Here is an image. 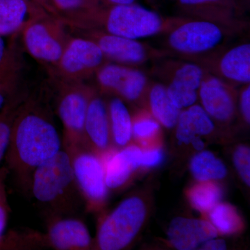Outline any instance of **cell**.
I'll return each instance as SVG.
<instances>
[{
  "mask_svg": "<svg viewBox=\"0 0 250 250\" xmlns=\"http://www.w3.org/2000/svg\"><path fill=\"white\" fill-rule=\"evenodd\" d=\"M187 18L164 17L153 10L136 2L106 7L95 8L85 13L70 27L81 29H97L140 40L159 34H166Z\"/></svg>",
  "mask_w": 250,
  "mask_h": 250,
  "instance_id": "cell-2",
  "label": "cell"
},
{
  "mask_svg": "<svg viewBox=\"0 0 250 250\" xmlns=\"http://www.w3.org/2000/svg\"><path fill=\"white\" fill-rule=\"evenodd\" d=\"M106 61L93 41L83 36L70 38L59 62L50 70L56 80L77 83L95 75Z\"/></svg>",
  "mask_w": 250,
  "mask_h": 250,
  "instance_id": "cell-9",
  "label": "cell"
},
{
  "mask_svg": "<svg viewBox=\"0 0 250 250\" xmlns=\"http://www.w3.org/2000/svg\"><path fill=\"white\" fill-rule=\"evenodd\" d=\"M11 42L7 45L5 42L4 36H0V65L4 62L5 58L9 53Z\"/></svg>",
  "mask_w": 250,
  "mask_h": 250,
  "instance_id": "cell-38",
  "label": "cell"
},
{
  "mask_svg": "<svg viewBox=\"0 0 250 250\" xmlns=\"http://www.w3.org/2000/svg\"><path fill=\"white\" fill-rule=\"evenodd\" d=\"M147 215L142 199H125L100 223L97 244L102 250H121L126 248L139 232Z\"/></svg>",
  "mask_w": 250,
  "mask_h": 250,
  "instance_id": "cell-5",
  "label": "cell"
},
{
  "mask_svg": "<svg viewBox=\"0 0 250 250\" xmlns=\"http://www.w3.org/2000/svg\"><path fill=\"white\" fill-rule=\"evenodd\" d=\"M208 220L178 217L170 222L167 236L171 246L179 250H193L218 237Z\"/></svg>",
  "mask_w": 250,
  "mask_h": 250,
  "instance_id": "cell-19",
  "label": "cell"
},
{
  "mask_svg": "<svg viewBox=\"0 0 250 250\" xmlns=\"http://www.w3.org/2000/svg\"><path fill=\"white\" fill-rule=\"evenodd\" d=\"M82 36L98 45L110 62L137 67L151 60L165 58L170 54L166 49L154 48L139 40L108 34L97 29L82 30Z\"/></svg>",
  "mask_w": 250,
  "mask_h": 250,
  "instance_id": "cell-10",
  "label": "cell"
},
{
  "mask_svg": "<svg viewBox=\"0 0 250 250\" xmlns=\"http://www.w3.org/2000/svg\"><path fill=\"white\" fill-rule=\"evenodd\" d=\"M23 59L14 40L11 42L9 53L0 65V111L16 98L22 79Z\"/></svg>",
  "mask_w": 250,
  "mask_h": 250,
  "instance_id": "cell-22",
  "label": "cell"
},
{
  "mask_svg": "<svg viewBox=\"0 0 250 250\" xmlns=\"http://www.w3.org/2000/svg\"><path fill=\"white\" fill-rule=\"evenodd\" d=\"M152 1H153V0H152Z\"/></svg>",
  "mask_w": 250,
  "mask_h": 250,
  "instance_id": "cell-41",
  "label": "cell"
},
{
  "mask_svg": "<svg viewBox=\"0 0 250 250\" xmlns=\"http://www.w3.org/2000/svg\"><path fill=\"white\" fill-rule=\"evenodd\" d=\"M57 111L63 126L62 146L84 145V123L93 88L82 82L57 81Z\"/></svg>",
  "mask_w": 250,
  "mask_h": 250,
  "instance_id": "cell-8",
  "label": "cell"
},
{
  "mask_svg": "<svg viewBox=\"0 0 250 250\" xmlns=\"http://www.w3.org/2000/svg\"><path fill=\"white\" fill-rule=\"evenodd\" d=\"M188 198L195 209L208 213L218 205L223 196V190L217 182H198L188 191Z\"/></svg>",
  "mask_w": 250,
  "mask_h": 250,
  "instance_id": "cell-26",
  "label": "cell"
},
{
  "mask_svg": "<svg viewBox=\"0 0 250 250\" xmlns=\"http://www.w3.org/2000/svg\"><path fill=\"white\" fill-rule=\"evenodd\" d=\"M205 71L230 84H249L250 44L245 42L218 52L195 62Z\"/></svg>",
  "mask_w": 250,
  "mask_h": 250,
  "instance_id": "cell-13",
  "label": "cell"
},
{
  "mask_svg": "<svg viewBox=\"0 0 250 250\" xmlns=\"http://www.w3.org/2000/svg\"><path fill=\"white\" fill-rule=\"evenodd\" d=\"M65 26L62 19L49 14L34 18L21 31L24 48L33 58L52 68L71 38Z\"/></svg>",
  "mask_w": 250,
  "mask_h": 250,
  "instance_id": "cell-6",
  "label": "cell"
},
{
  "mask_svg": "<svg viewBox=\"0 0 250 250\" xmlns=\"http://www.w3.org/2000/svg\"><path fill=\"white\" fill-rule=\"evenodd\" d=\"M30 190L36 201L48 209L49 215H67L78 208L82 195L70 156L63 148L36 169Z\"/></svg>",
  "mask_w": 250,
  "mask_h": 250,
  "instance_id": "cell-3",
  "label": "cell"
},
{
  "mask_svg": "<svg viewBox=\"0 0 250 250\" xmlns=\"http://www.w3.org/2000/svg\"><path fill=\"white\" fill-rule=\"evenodd\" d=\"M237 1H238V3H239L240 4H241V3H240L239 0H236Z\"/></svg>",
  "mask_w": 250,
  "mask_h": 250,
  "instance_id": "cell-39",
  "label": "cell"
},
{
  "mask_svg": "<svg viewBox=\"0 0 250 250\" xmlns=\"http://www.w3.org/2000/svg\"><path fill=\"white\" fill-rule=\"evenodd\" d=\"M202 250H226V242L223 239L215 238H211L206 241L201 246Z\"/></svg>",
  "mask_w": 250,
  "mask_h": 250,
  "instance_id": "cell-36",
  "label": "cell"
},
{
  "mask_svg": "<svg viewBox=\"0 0 250 250\" xmlns=\"http://www.w3.org/2000/svg\"><path fill=\"white\" fill-rule=\"evenodd\" d=\"M62 142L46 104L25 98L11 130L6 163L18 184L30 190L36 169L62 149Z\"/></svg>",
  "mask_w": 250,
  "mask_h": 250,
  "instance_id": "cell-1",
  "label": "cell"
},
{
  "mask_svg": "<svg viewBox=\"0 0 250 250\" xmlns=\"http://www.w3.org/2000/svg\"><path fill=\"white\" fill-rule=\"evenodd\" d=\"M167 71V94L174 104L180 110L196 104L198 91L206 73L205 69L192 62L173 63Z\"/></svg>",
  "mask_w": 250,
  "mask_h": 250,
  "instance_id": "cell-14",
  "label": "cell"
},
{
  "mask_svg": "<svg viewBox=\"0 0 250 250\" xmlns=\"http://www.w3.org/2000/svg\"><path fill=\"white\" fill-rule=\"evenodd\" d=\"M141 148V167L152 168L162 164L164 159V151L159 142Z\"/></svg>",
  "mask_w": 250,
  "mask_h": 250,
  "instance_id": "cell-32",
  "label": "cell"
},
{
  "mask_svg": "<svg viewBox=\"0 0 250 250\" xmlns=\"http://www.w3.org/2000/svg\"><path fill=\"white\" fill-rule=\"evenodd\" d=\"M84 145L100 155L113 147L107 104L94 89L85 115Z\"/></svg>",
  "mask_w": 250,
  "mask_h": 250,
  "instance_id": "cell-17",
  "label": "cell"
},
{
  "mask_svg": "<svg viewBox=\"0 0 250 250\" xmlns=\"http://www.w3.org/2000/svg\"><path fill=\"white\" fill-rule=\"evenodd\" d=\"M41 243L59 250L89 249L92 239L89 231L80 219L49 215L47 231Z\"/></svg>",
  "mask_w": 250,
  "mask_h": 250,
  "instance_id": "cell-16",
  "label": "cell"
},
{
  "mask_svg": "<svg viewBox=\"0 0 250 250\" xmlns=\"http://www.w3.org/2000/svg\"><path fill=\"white\" fill-rule=\"evenodd\" d=\"M100 156L103 161L108 189L123 187L133 174L141 168V148L139 145L128 144L123 147H113Z\"/></svg>",
  "mask_w": 250,
  "mask_h": 250,
  "instance_id": "cell-18",
  "label": "cell"
},
{
  "mask_svg": "<svg viewBox=\"0 0 250 250\" xmlns=\"http://www.w3.org/2000/svg\"><path fill=\"white\" fill-rule=\"evenodd\" d=\"M4 177V170L0 171V245L2 241L9 217V206L5 189Z\"/></svg>",
  "mask_w": 250,
  "mask_h": 250,
  "instance_id": "cell-33",
  "label": "cell"
},
{
  "mask_svg": "<svg viewBox=\"0 0 250 250\" xmlns=\"http://www.w3.org/2000/svg\"><path fill=\"white\" fill-rule=\"evenodd\" d=\"M181 17L215 22L236 33L246 29L242 6L236 0H174Z\"/></svg>",
  "mask_w": 250,
  "mask_h": 250,
  "instance_id": "cell-12",
  "label": "cell"
},
{
  "mask_svg": "<svg viewBox=\"0 0 250 250\" xmlns=\"http://www.w3.org/2000/svg\"><path fill=\"white\" fill-rule=\"evenodd\" d=\"M98 7L103 6H116V5L133 4L136 2V0H94Z\"/></svg>",
  "mask_w": 250,
  "mask_h": 250,
  "instance_id": "cell-37",
  "label": "cell"
},
{
  "mask_svg": "<svg viewBox=\"0 0 250 250\" xmlns=\"http://www.w3.org/2000/svg\"><path fill=\"white\" fill-rule=\"evenodd\" d=\"M62 148L70 156L81 195L89 208L101 207L106 201L108 192L101 156L83 144L62 146Z\"/></svg>",
  "mask_w": 250,
  "mask_h": 250,
  "instance_id": "cell-7",
  "label": "cell"
},
{
  "mask_svg": "<svg viewBox=\"0 0 250 250\" xmlns=\"http://www.w3.org/2000/svg\"><path fill=\"white\" fill-rule=\"evenodd\" d=\"M108 106L113 144L117 148L125 147L132 139V116L122 99H111Z\"/></svg>",
  "mask_w": 250,
  "mask_h": 250,
  "instance_id": "cell-24",
  "label": "cell"
},
{
  "mask_svg": "<svg viewBox=\"0 0 250 250\" xmlns=\"http://www.w3.org/2000/svg\"><path fill=\"white\" fill-rule=\"evenodd\" d=\"M23 1H27V2L31 3V4L35 5L36 6H39V8L44 10L47 14L50 15V16L59 18L51 0H23Z\"/></svg>",
  "mask_w": 250,
  "mask_h": 250,
  "instance_id": "cell-35",
  "label": "cell"
},
{
  "mask_svg": "<svg viewBox=\"0 0 250 250\" xmlns=\"http://www.w3.org/2000/svg\"><path fill=\"white\" fill-rule=\"evenodd\" d=\"M236 31L203 20L186 18L166 34V50L196 62L223 49Z\"/></svg>",
  "mask_w": 250,
  "mask_h": 250,
  "instance_id": "cell-4",
  "label": "cell"
},
{
  "mask_svg": "<svg viewBox=\"0 0 250 250\" xmlns=\"http://www.w3.org/2000/svg\"><path fill=\"white\" fill-rule=\"evenodd\" d=\"M147 94L149 112L153 118L166 129L174 128L182 110L170 100L166 85L160 83L149 85Z\"/></svg>",
  "mask_w": 250,
  "mask_h": 250,
  "instance_id": "cell-23",
  "label": "cell"
},
{
  "mask_svg": "<svg viewBox=\"0 0 250 250\" xmlns=\"http://www.w3.org/2000/svg\"><path fill=\"white\" fill-rule=\"evenodd\" d=\"M24 98L25 97L18 95L0 111V162L6 155L15 117Z\"/></svg>",
  "mask_w": 250,
  "mask_h": 250,
  "instance_id": "cell-30",
  "label": "cell"
},
{
  "mask_svg": "<svg viewBox=\"0 0 250 250\" xmlns=\"http://www.w3.org/2000/svg\"><path fill=\"white\" fill-rule=\"evenodd\" d=\"M59 18L70 25L90 10L98 7L94 0H51Z\"/></svg>",
  "mask_w": 250,
  "mask_h": 250,
  "instance_id": "cell-29",
  "label": "cell"
},
{
  "mask_svg": "<svg viewBox=\"0 0 250 250\" xmlns=\"http://www.w3.org/2000/svg\"><path fill=\"white\" fill-rule=\"evenodd\" d=\"M174 127L179 143L192 145L194 149L200 151L205 147L202 137L212 134L215 124L201 105L195 104L182 110Z\"/></svg>",
  "mask_w": 250,
  "mask_h": 250,
  "instance_id": "cell-20",
  "label": "cell"
},
{
  "mask_svg": "<svg viewBox=\"0 0 250 250\" xmlns=\"http://www.w3.org/2000/svg\"><path fill=\"white\" fill-rule=\"evenodd\" d=\"M239 109L246 123L250 122V85H244L239 95Z\"/></svg>",
  "mask_w": 250,
  "mask_h": 250,
  "instance_id": "cell-34",
  "label": "cell"
},
{
  "mask_svg": "<svg viewBox=\"0 0 250 250\" xmlns=\"http://www.w3.org/2000/svg\"><path fill=\"white\" fill-rule=\"evenodd\" d=\"M161 125L149 111H141L132 117V139L140 147L159 142Z\"/></svg>",
  "mask_w": 250,
  "mask_h": 250,
  "instance_id": "cell-28",
  "label": "cell"
},
{
  "mask_svg": "<svg viewBox=\"0 0 250 250\" xmlns=\"http://www.w3.org/2000/svg\"><path fill=\"white\" fill-rule=\"evenodd\" d=\"M48 14L23 0H0V36L16 35L34 18Z\"/></svg>",
  "mask_w": 250,
  "mask_h": 250,
  "instance_id": "cell-21",
  "label": "cell"
},
{
  "mask_svg": "<svg viewBox=\"0 0 250 250\" xmlns=\"http://www.w3.org/2000/svg\"><path fill=\"white\" fill-rule=\"evenodd\" d=\"M246 1H248V2H249L250 0H246Z\"/></svg>",
  "mask_w": 250,
  "mask_h": 250,
  "instance_id": "cell-40",
  "label": "cell"
},
{
  "mask_svg": "<svg viewBox=\"0 0 250 250\" xmlns=\"http://www.w3.org/2000/svg\"><path fill=\"white\" fill-rule=\"evenodd\" d=\"M233 164L242 180L247 186L250 185V150L245 145L238 146L233 155Z\"/></svg>",
  "mask_w": 250,
  "mask_h": 250,
  "instance_id": "cell-31",
  "label": "cell"
},
{
  "mask_svg": "<svg viewBox=\"0 0 250 250\" xmlns=\"http://www.w3.org/2000/svg\"><path fill=\"white\" fill-rule=\"evenodd\" d=\"M100 89L129 103H136L147 93L149 80L136 67L105 62L95 74Z\"/></svg>",
  "mask_w": 250,
  "mask_h": 250,
  "instance_id": "cell-11",
  "label": "cell"
},
{
  "mask_svg": "<svg viewBox=\"0 0 250 250\" xmlns=\"http://www.w3.org/2000/svg\"><path fill=\"white\" fill-rule=\"evenodd\" d=\"M208 213V221L217 232L231 235L241 231L243 227L241 216L232 205L219 202Z\"/></svg>",
  "mask_w": 250,
  "mask_h": 250,
  "instance_id": "cell-27",
  "label": "cell"
},
{
  "mask_svg": "<svg viewBox=\"0 0 250 250\" xmlns=\"http://www.w3.org/2000/svg\"><path fill=\"white\" fill-rule=\"evenodd\" d=\"M190 172L197 182H218L226 177V166L213 153L208 150L198 151L192 158Z\"/></svg>",
  "mask_w": 250,
  "mask_h": 250,
  "instance_id": "cell-25",
  "label": "cell"
},
{
  "mask_svg": "<svg viewBox=\"0 0 250 250\" xmlns=\"http://www.w3.org/2000/svg\"><path fill=\"white\" fill-rule=\"evenodd\" d=\"M236 93L232 85L206 72L198 91L202 107L213 121L229 123L236 112Z\"/></svg>",
  "mask_w": 250,
  "mask_h": 250,
  "instance_id": "cell-15",
  "label": "cell"
}]
</instances>
